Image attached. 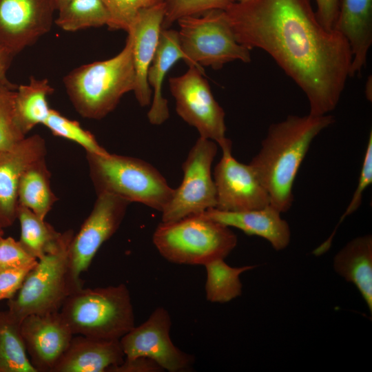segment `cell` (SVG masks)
Masks as SVG:
<instances>
[{
	"mask_svg": "<svg viewBox=\"0 0 372 372\" xmlns=\"http://www.w3.org/2000/svg\"><path fill=\"white\" fill-rule=\"evenodd\" d=\"M372 183V132H370L367 145L366 147V150L364 153V156L360 173L358 183L357 187L355 190V192L352 196L351 201L348 207H347L345 211L341 216L340 221L335 227L333 232L328 238V239L324 241L322 245L317 247L313 253L316 256H320L324 252H326L330 247L333 238L335 234V231L338 229L340 223L344 220L346 217L352 214L360 206L363 198L364 192L366 189Z\"/></svg>",
	"mask_w": 372,
	"mask_h": 372,
	"instance_id": "1f68e13d",
	"label": "cell"
},
{
	"mask_svg": "<svg viewBox=\"0 0 372 372\" xmlns=\"http://www.w3.org/2000/svg\"><path fill=\"white\" fill-rule=\"evenodd\" d=\"M163 369L153 360L146 358H125L123 362L109 372H158Z\"/></svg>",
	"mask_w": 372,
	"mask_h": 372,
	"instance_id": "d590c367",
	"label": "cell"
},
{
	"mask_svg": "<svg viewBox=\"0 0 372 372\" xmlns=\"http://www.w3.org/2000/svg\"><path fill=\"white\" fill-rule=\"evenodd\" d=\"M178 40L189 66L220 70L229 62L251 61L249 48L240 44L225 10L208 11L201 17L189 16L178 21Z\"/></svg>",
	"mask_w": 372,
	"mask_h": 372,
	"instance_id": "ba28073f",
	"label": "cell"
},
{
	"mask_svg": "<svg viewBox=\"0 0 372 372\" xmlns=\"http://www.w3.org/2000/svg\"><path fill=\"white\" fill-rule=\"evenodd\" d=\"M222 149V157L214 171L216 189V209L240 211L263 208L270 205L269 194L250 164L238 161L231 146Z\"/></svg>",
	"mask_w": 372,
	"mask_h": 372,
	"instance_id": "4fadbf2b",
	"label": "cell"
},
{
	"mask_svg": "<svg viewBox=\"0 0 372 372\" xmlns=\"http://www.w3.org/2000/svg\"><path fill=\"white\" fill-rule=\"evenodd\" d=\"M37 261L19 241L12 237L0 238V270L35 265Z\"/></svg>",
	"mask_w": 372,
	"mask_h": 372,
	"instance_id": "836d02e7",
	"label": "cell"
},
{
	"mask_svg": "<svg viewBox=\"0 0 372 372\" xmlns=\"http://www.w3.org/2000/svg\"><path fill=\"white\" fill-rule=\"evenodd\" d=\"M165 13L163 28L189 16H197L213 10H225L238 0H165Z\"/></svg>",
	"mask_w": 372,
	"mask_h": 372,
	"instance_id": "4dcf8cb0",
	"label": "cell"
},
{
	"mask_svg": "<svg viewBox=\"0 0 372 372\" xmlns=\"http://www.w3.org/2000/svg\"><path fill=\"white\" fill-rule=\"evenodd\" d=\"M55 136L64 138L81 145L86 153L105 155L106 151L97 142L94 136L84 130L80 124L50 109V114L43 124Z\"/></svg>",
	"mask_w": 372,
	"mask_h": 372,
	"instance_id": "f1b7e54d",
	"label": "cell"
},
{
	"mask_svg": "<svg viewBox=\"0 0 372 372\" xmlns=\"http://www.w3.org/2000/svg\"><path fill=\"white\" fill-rule=\"evenodd\" d=\"M13 56L0 45V87L12 85L6 78V72Z\"/></svg>",
	"mask_w": 372,
	"mask_h": 372,
	"instance_id": "74e56055",
	"label": "cell"
},
{
	"mask_svg": "<svg viewBox=\"0 0 372 372\" xmlns=\"http://www.w3.org/2000/svg\"><path fill=\"white\" fill-rule=\"evenodd\" d=\"M19 205L45 219L58 198L50 186V173L45 157L32 163L23 172L18 187Z\"/></svg>",
	"mask_w": 372,
	"mask_h": 372,
	"instance_id": "cb8c5ba5",
	"label": "cell"
},
{
	"mask_svg": "<svg viewBox=\"0 0 372 372\" xmlns=\"http://www.w3.org/2000/svg\"><path fill=\"white\" fill-rule=\"evenodd\" d=\"M316 14L319 21L326 29L333 30L340 0H316Z\"/></svg>",
	"mask_w": 372,
	"mask_h": 372,
	"instance_id": "8d00e7d4",
	"label": "cell"
},
{
	"mask_svg": "<svg viewBox=\"0 0 372 372\" xmlns=\"http://www.w3.org/2000/svg\"><path fill=\"white\" fill-rule=\"evenodd\" d=\"M334 122L329 114L289 115L269 127L258 153L249 163L266 188L270 205L281 213L293 204V183L313 140Z\"/></svg>",
	"mask_w": 372,
	"mask_h": 372,
	"instance_id": "7a4b0ae2",
	"label": "cell"
},
{
	"mask_svg": "<svg viewBox=\"0 0 372 372\" xmlns=\"http://www.w3.org/2000/svg\"><path fill=\"white\" fill-rule=\"evenodd\" d=\"M189 67L185 74L169 80L178 115L194 127L200 137L214 141L221 149L231 146L226 137L225 113L214 97L204 71Z\"/></svg>",
	"mask_w": 372,
	"mask_h": 372,
	"instance_id": "30bf717a",
	"label": "cell"
},
{
	"mask_svg": "<svg viewBox=\"0 0 372 372\" xmlns=\"http://www.w3.org/2000/svg\"><path fill=\"white\" fill-rule=\"evenodd\" d=\"M225 11L237 41L269 54L304 93L309 114L336 107L352 54L341 34L320 23L310 0L236 1Z\"/></svg>",
	"mask_w": 372,
	"mask_h": 372,
	"instance_id": "6da1fadb",
	"label": "cell"
},
{
	"mask_svg": "<svg viewBox=\"0 0 372 372\" xmlns=\"http://www.w3.org/2000/svg\"><path fill=\"white\" fill-rule=\"evenodd\" d=\"M59 312L73 335L120 340L135 326L130 293L124 284L82 287L67 298Z\"/></svg>",
	"mask_w": 372,
	"mask_h": 372,
	"instance_id": "277c9868",
	"label": "cell"
},
{
	"mask_svg": "<svg viewBox=\"0 0 372 372\" xmlns=\"http://www.w3.org/2000/svg\"><path fill=\"white\" fill-rule=\"evenodd\" d=\"M86 159L96 195L113 194L161 212L172 196L165 178L144 160L110 153H86Z\"/></svg>",
	"mask_w": 372,
	"mask_h": 372,
	"instance_id": "5b68a950",
	"label": "cell"
},
{
	"mask_svg": "<svg viewBox=\"0 0 372 372\" xmlns=\"http://www.w3.org/2000/svg\"><path fill=\"white\" fill-rule=\"evenodd\" d=\"M206 270L205 294L208 301L226 303L242 294V285L240 276L254 269L256 265L233 267L224 258L211 260L205 265Z\"/></svg>",
	"mask_w": 372,
	"mask_h": 372,
	"instance_id": "4316f807",
	"label": "cell"
},
{
	"mask_svg": "<svg viewBox=\"0 0 372 372\" xmlns=\"http://www.w3.org/2000/svg\"><path fill=\"white\" fill-rule=\"evenodd\" d=\"M46 153L45 142L38 134L25 136L11 149L0 150V224L3 228L17 219V192L22 174Z\"/></svg>",
	"mask_w": 372,
	"mask_h": 372,
	"instance_id": "e0dca14e",
	"label": "cell"
},
{
	"mask_svg": "<svg viewBox=\"0 0 372 372\" xmlns=\"http://www.w3.org/2000/svg\"><path fill=\"white\" fill-rule=\"evenodd\" d=\"M130 202L110 194L97 195L93 209L71 240L69 248L70 266L74 277L90 265L101 245L119 228Z\"/></svg>",
	"mask_w": 372,
	"mask_h": 372,
	"instance_id": "7c38bea8",
	"label": "cell"
},
{
	"mask_svg": "<svg viewBox=\"0 0 372 372\" xmlns=\"http://www.w3.org/2000/svg\"><path fill=\"white\" fill-rule=\"evenodd\" d=\"M68 0H52L56 10H59L63 5H64Z\"/></svg>",
	"mask_w": 372,
	"mask_h": 372,
	"instance_id": "ab89813d",
	"label": "cell"
},
{
	"mask_svg": "<svg viewBox=\"0 0 372 372\" xmlns=\"http://www.w3.org/2000/svg\"><path fill=\"white\" fill-rule=\"evenodd\" d=\"M180 59L187 63L179 43L178 31L163 28L156 54L147 75L148 84L152 89V101L147 118L152 125H160L169 116L167 101L162 94V86L168 71Z\"/></svg>",
	"mask_w": 372,
	"mask_h": 372,
	"instance_id": "44dd1931",
	"label": "cell"
},
{
	"mask_svg": "<svg viewBox=\"0 0 372 372\" xmlns=\"http://www.w3.org/2000/svg\"><path fill=\"white\" fill-rule=\"evenodd\" d=\"M165 0H103L111 16L108 27L112 30L127 32L130 23L142 9L163 2Z\"/></svg>",
	"mask_w": 372,
	"mask_h": 372,
	"instance_id": "d6a6232c",
	"label": "cell"
},
{
	"mask_svg": "<svg viewBox=\"0 0 372 372\" xmlns=\"http://www.w3.org/2000/svg\"><path fill=\"white\" fill-rule=\"evenodd\" d=\"M35 265L0 270V300H9L16 294Z\"/></svg>",
	"mask_w": 372,
	"mask_h": 372,
	"instance_id": "e575fe53",
	"label": "cell"
},
{
	"mask_svg": "<svg viewBox=\"0 0 372 372\" xmlns=\"http://www.w3.org/2000/svg\"><path fill=\"white\" fill-rule=\"evenodd\" d=\"M335 271L358 289L372 313V236L357 237L342 248L333 258Z\"/></svg>",
	"mask_w": 372,
	"mask_h": 372,
	"instance_id": "7402d4cb",
	"label": "cell"
},
{
	"mask_svg": "<svg viewBox=\"0 0 372 372\" xmlns=\"http://www.w3.org/2000/svg\"><path fill=\"white\" fill-rule=\"evenodd\" d=\"M72 230L64 232L60 245L39 259L21 288L8 302V312L19 322L32 314L59 311L67 298L83 287L72 271L69 248Z\"/></svg>",
	"mask_w": 372,
	"mask_h": 372,
	"instance_id": "8992f818",
	"label": "cell"
},
{
	"mask_svg": "<svg viewBox=\"0 0 372 372\" xmlns=\"http://www.w3.org/2000/svg\"><path fill=\"white\" fill-rule=\"evenodd\" d=\"M370 80L371 79H368V81L366 83L365 94H366L367 99L369 101H371V96H372V94H371V81L370 82V84H369Z\"/></svg>",
	"mask_w": 372,
	"mask_h": 372,
	"instance_id": "f35d334b",
	"label": "cell"
},
{
	"mask_svg": "<svg viewBox=\"0 0 372 372\" xmlns=\"http://www.w3.org/2000/svg\"><path fill=\"white\" fill-rule=\"evenodd\" d=\"M55 23L65 31L109 25L110 13L103 0H68L59 10Z\"/></svg>",
	"mask_w": 372,
	"mask_h": 372,
	"instance_id": "83f0119b",
	"label": "cell"
},
{
	"mask_svg": "<svg viewBox=\"0 0 372 372\" xmlns=\"http://www.w3.org/2000/svg\"><path fill=\"white\" fill-rule=\"evenodd\" d=\"M281 212L269 205L263 208L240 211H228L211 208L200 214L229 227L237 228L249 236L267 240L277 251L285 249L291 240L288 223Z\"/></svg>",
	"mask_w": 372,
	"mask_h": 372,
	"instance_id": "d6986e66",
	"label": "cell"
},
{
	"mask_svg": "<svg viewBox=\"0 0 372 372\" xmlns=\"http://www.w3.org/2000/svg\"><path fill=\"white\" fill-rule=\"evenodd\" d=\"M333 30L349 45L351 76L360 75L372 44V0H340Z\"/></svg>",
	"mask_w": 372,
	"mask_h": 372,
	"instance_id": "ffe728a7",
	"label": "cell"
},
{
	"mask_svg": "<svg viewBox=\"0 0 372 372\" xmlns=\"http://www.w3.org/2000/svg\"><path fill=\"white\" fill-rule=\"evenodd\" d=\"M68 97L83 117L99 120L112 112L135 86L132 43L127 38L123 50L103 61L79 66L63 78Z\"/></svg>",
	"mask_w": 372,
	"mask_h": 372,
	"instance_id": "3957f363",
	"label": "cell"
},
{
	"mask_svg": "<svg viewBox=\"0 0 372 372\" xmlns=\"http://www.w3.org/2000/svg\"><path fill=\"white\" fill-rule=\"evenodd\" d=\"M20 325L8 311H0V372H37L28 356Z\"/></svg>",
	"mask_w": 372,
	"mask_h": 372,
	"instance_id": "484cf974",
	"label": "cell"
},
{
	"mask_svg": "<svg viewBox=\"0 0 372 372\" xmlns=\"http://www.w3.org/2000/svg\"><path fill=\"white\" fill-rule=\"evenodd\" d=\"M152 240L167 260L203 266L218 258L225 259L238 241L229 227L202 214L161 222L153 234Z\"/></svg>",
	"mask_w": 372,
	"mask_h": 372,
	"instance_id": "52a82bcc",
	"label": "cell"
},
{
	"mask_svg": "<svg viewBox=\"0 0 372 372\" xmlns=\"http://www.w3.org/2000/svg\"><path fill=\"white\" fill-rule=\"evenodd\" d=\"M3 237V227L0 224V238Z\"/></svg>",
	"mask_w": 372,
	"mask_h": 372,
	"instance_id": "60d3db41",
	"label": "cell"
},
{
	"mask_svg": "<svg viewBox=\"0 0 372 372\" xmlns=\"http://www.w3.org/2000/svg\"><path fill=\"white\" fill-rule=\"evenodd\" d=\"M17 87L12 84L0 87V150L12 148L25 137L14 118L13 104Z\"/></svg>",
	"mask_w": 372,
	"mask_h": 372,
	"instance_id": "f546056e",
	"label": "cell"
},
{
	"mask_svg": "<svg viewBox=\"0 0 372 372\" xmlns=\"http://www.w3.org/2000/svg\"><path fill=\"white\" fill-rule=\"evenodd\" d=\"M55 10L52 0H0V45L19 53L50 31Z\"/></svg>",
	"mask_w": 372,
	"mask_h": 372,
	"instance_id": "5bb4252c",
	"label": "cell"
},
{
	"mask_svg": "<svg viewBox=\"0 0 372 372\" xmlns=\"http://www.w3.org/2000/svg\"><path fill=\"white\" fill-rule=\"evenodd\" d=\"M53 91L48 79L32 76L28 83L17 87L14 98V118L25 136L47 119L51 109L47 99Z\"/></svg>",
	"mask_w": 372,
	"mask_h": 372,
	"instance_id": "603a6c76",
	"label": "cell"
},
{
	"mask_svg": "<svg viewBox=\"0 0 372 372\" xmlns=\"http://www.w3.org/2000/svg\"><path fill=\"white\" fill-rule=\"evenodd\" d=\"M249 1V0H238V1H239V2H244V1Z\"/></svg>",
	"mask_w": 372,
	"mask_h": 372,
	"instance_id": "b9f144b4",
	"label": "cell"
},
{
	"mask_svg": "<svg viewBox=\"0 0 372 372\" xmlns=\"http://www.w3.org/2000/svg\"><path fill=\"white\" fill-rule=\"evenodd\" d=\"M20 329L29 360L37 372H52L74 335L59 311L29 315L21 322Z\"/></svg>",
	"mask_w": 372,
	"mask_h": 372,
	"instance_id": "9a60e30c",
	"label": "cell"
},
{
	"mask_svg": "<svg viewBox=\"0 0 372 372\" xmlns=\"http://www.w3.org/2000/svg\"><path fill=\"white\" fill-rule=\"evenodd\" d=\"M165 1L141 10L130 23L127 32L132 43L135 70V97L142 107L150 104L152 91L147 75L154 59L163 29Z\"/></svg>",
	"mask_w": 372,
	"mask_h": 372,
	"instance_id": "2e32d148",
	"label": "cell"
},
{
	"mask_svg": "<svg viewBox=\"0 0 372 372\" xmlns=\"http://www.w3.org/2000/svg\"><path fill=\"white\" fill-rule=\"evenodd\" d=\"M218 144L199 137L182 165L183 178L174 189L162 214V222H171L198 215L216 206V189L211 165Z\"/></svg>",
	"mask_w": 372,
	"mask_h": 372,
	"instance_id": "9c48e42d",
	"label": "cell"
},
{
	"mask_svg": "<svg viewBox=\"0 0 372 372\" xmlns=\"http://www.w3.org/2000/svg\"><path fill=\"white\" fill-rule=\"evenodd\" d=\"M124 359L120 340L74 335L52 372H109Z\"/></svg>",
	"mask_w": 372,
	"mask_h": 372,
	"instance_id": "ac0fdd59",
	"label": "cell"
},
{
	"mask_svg": "<svg viewBox=\"0 0 372 372\" xmlns=\"http://www.w3.org/2000/svg\"><path fill=\"white\" fill-rule=\"evenodd\" d=\"M17 219L21 226L19 241L37 259L54 251L61 243L64 232L56 231L30 209L19 205Z\"/></svg>",
	"mask_w": 372,
	"mask_h": 372,
	"instance_id": "d4e9b609",
	"label": "cell"
},
{
	"mask_svg": "<svg viewBox=\"0 0 372 372\" xmlns=\"http://www.w3.org/2000/svg\"><path fill=\"white\" fill-rule=\"evenodd\" d=\"M171 326L167 310L161 307L155 309L143 323L134 326L120 339L125 358H146L169 372L190 369L194 358L174 345Z\"/></svg>",
	"mask_w": 372,
	"mask_h": 372,
	"instance_id": "8fae6325",
	"label": "cell"
}]
</instances>
